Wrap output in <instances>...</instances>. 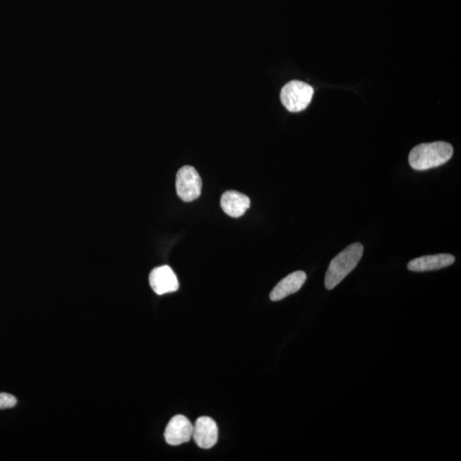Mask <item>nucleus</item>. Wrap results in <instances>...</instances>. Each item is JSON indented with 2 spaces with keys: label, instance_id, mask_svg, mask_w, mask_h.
I'll return each instance as SVG.
<instances>
[{
  "label": "nucleus",
  "instance_id": "1",
  "mask_svg": "<svg viewBox=\"0 0 461 461\" xmlns=\"http://www.w3.org/2000/svg\"><path fill=\"white\" fill-rule=\"evenodd\" d=\"M453 153L454 149L447 142L438 141L419 145L411 150L409 164L412 168L419 171L436 168L450 160Z\"/></svg>",
  "mask_w": 461,
  "mask_h": 461
},
{
  "label": "nucleus",
  "instance_id": "2",
  "mask_svg": "<svg viewBox=\"0 0 461 461\" xmlns=\"http://www.w3.org/2000/svg\"><path fill=\"white\" fill-rule=\"evenodd\" d=\"M363 246L360 243L350 244L333 258L326 272L325 285L328 289L335 288L352 273L360 262L363 255Z\"/></svg>",
  "mask_w": 461,
  "mask_h": 461
},
{
  "label": "nucleus",
  "instance_id": "3",
  "mask_svg": "<svg viewBox=\"0 0 461 461\" xmlns=\"http://www.w3.org/2000/svg\"><path fill=\"white\" fill-rule=\"evenodd\" d=\"M313 95L311 85L303 81L292 80L281 90L280 100L289 112H300L308 107Z\"/></svg>",
  "mask_w": 461,
  "mask_h": 461
},
{
  "label": "nucleus",
  "instance_id": "4",
  "mask_svg": "<svg viewBox=\"0 0 461 461\" xmlns=\"http://www.w3.org/2000/svg\"><path fill=\"white\" fill-rule=\"evenodd\" d=\"M175 186L184 202L194 201L201 194L202 179L193 167L184 166L178 171Z\"/></svg>",
  "mask_w": 461,
  "mask_h": 461
},
{
  "label": "nucleus",
  "instance_id": "5",
  "mask_svg": "<svg viewBox=\"0 0 461 461\" xmlns=\"http://www.w3.org/2000/svg\"><path fill=\"white\" fill-rule=\"evenodd\" d=\"M193 425L183 415H176L171 419L166 427L165 440L171 446H178L189 442L193 438Z\"/></svg>",
  "mask_w": 461,
  "mask_h": 461
},
{
  "label": "nucleus",
  "instance_id": "6",
  "mask_svg": "<svg viewBox=\"0 0 461 461\" xmlns=\"http://www.w3.org/2000/svg\"><path fill=\"white\" fill-rule=\"evenodd\" d=\"M149 282L150 287L157 295L174 292L179 289L177 277L172 268L169 266L154 268L150 273Z\"/></svg>",
  "mask_w": 461,
  "mask_h": 461
},
{
  "label": "nucleus",
  "instance_id": "7",
  "mask_svg": "<svg viewBox=\"0 0 461 461\" xmlns=\"http://www.w3.org/2000/svg\"><path fill=\"white\" fill-rule=\"evenodd\" d=\"M193 438L199 448L209 450L218 441V426L210 417H200L193 426Z\"/></svg>",
  "mask_w": 461,
  "mask_h": 461
},
{
  "label": "nucleus",
  "instance_id": "8",
  "mask_svg": "<svg viewBox=\"0 0 461 461\" xmlns=\"http://www.w3.org/2000/svg\"><path fill=\"white\" fill-rule=\"evenodd\" d=\"M455 261V256L450 254L425 256L412 260L407 264V268L413 272L438 270L450 266Z\"/></svg>",
  "mask_w": 461,
  "mask_h": 461
},
{
  "label": "nucleus",
  "instance_id": "9",
  "mask_svg": "<svg viewBox=\"0 0 461 461\" xmlns=\"http://www.w3.org/2000/svg\"><path fill=\"white\" fill-rule=\"evenodd\" d=\"M307 275L303 271L291 273L273 288L270 293V299L273 301H280L296 293L303 287Z\"/></svg>",
  "mask_w": 461,
  "mask_h": 461
},
{
  "label": "nucleus",
  "instance_id": "10",
  "mask_svg": "<svg viewBox=\"0 0 461 461\" xmlns=\"http://www.w3.org/2000/svg\"><path fill=\"white\" fill-rule=\"evenodd\" d=\"M220 206L227 215L238 218L246 213L251 206V200L246 195L237 191H227L220 199Z\"/></svg>",
  "mask_w": 461,
  "mask_h": 461
},
{
  "label": "nucleus",
  "instance_id": "11",
  "mask_svg": "<svg viewBox=\"0 0 461 461\" xmlns=\"http://www.w3.org/2000/svg\"><path fill=\"white\" fill-rule=\"evenodd\" d=\"M18 403V400L11 394L0 393V409H12Z\"/></svg>",
  "mask_w": 461,
  "mask_h": 461
}]
</instances>
